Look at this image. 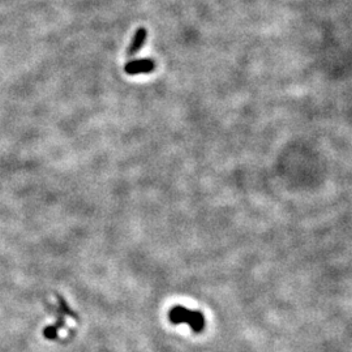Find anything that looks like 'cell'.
<instances>
[{
    "label": "cell",
    "mask_w": 352,
    "mask_h": 352,
    "mask_svg": "<svg viewBox=\"0 0 352 352\" xmlns=\"http://www.w3.org/2000/svg\"><path fill=\"white\" fill-rule=\"evenodd\" d=\"M146 35H148V34H146V30L144 29V27L137 29L135 37H133L132 43H131L128 51H127L128 56H133V55L137 54V52L144 47V44H145L146 42Z\"/></svg>",
    "instance_id": "obj_3"
},
{
    "label": "cell",
    "mask_w": 352,
    "mask_h": 352,
    "mask_svg": "<svg viewBox=\"0 0 352 352\" xmlns=\"http://www.w3.org/2000/svg\"><path fill=\"white\" fill-rule=\"evenodd\" d=\"M169 319L175 325H179V324L189 325L190 329L196 333L202 332L205 328V316L201 312L192 311V309L181 307V305H176L170 309Z\"/></svg>",
    "instance_id": "obj_1"
},
{
    "label": "cell",
    "mask_w": 352,
    "mask_h": 352,
    "mask_svg": "<svg viewBox=\"0 0 352 352\" xmlns=\"http://www.w3.org/2000/svg\"><path fill=\"white\" fill-rule=\"evenodd\" d=\"M156 63L152 59H137V60L128 61L124 67L127 75L135 76L141 75V73H150L154 71Z\"/></svg>",
    "instance_id": "obj_2"
}]
</instances>
